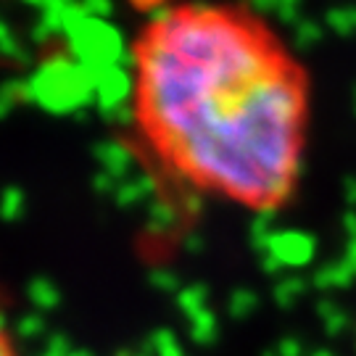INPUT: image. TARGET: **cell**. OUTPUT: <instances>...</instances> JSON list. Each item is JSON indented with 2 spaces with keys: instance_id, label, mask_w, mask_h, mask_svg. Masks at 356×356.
<instances>
[{
  "instance_id": "2",
  "label": "cell",
  "mask_w": 356,
  "mask_h": 356,
  "mask_svg": "<svg viewBox=\"0 0 356 356\" xmlns=\"http://www.w3.org/2000/svg\"><path fill=\"white\" fill-rule=\"evenodd\" d=\"M0 356H19L16 343H13V338H11V330H8V325H6V317H3V312H0Z\"/></svg>"
},
{
  "instance_id": "1",
  "label": "cell",
  "mask_w": 356,
  "mask_h": 356,
  "mask_svg": "<svg viewBox=\"0 0 356 356\" xmlns=\"http://www.w3.org/2000/svg\"><path fill=\"white\" fill-rule=\"evenodd\" d=\"M132 119L179 182L248 211H277L304 175L312 79L248 3H164L132 42Z\"/></svg>"
},
{
  "instance_id": "3",
  "label": "cell",
  "mask_w": 356,
  "mask_h": 356,
  "mask_svg": "<svg viewBox=\"0 0 356 356\" xmlns=\"http://www.w3.org/2000/svg\"><path fill=\"white\" fill-rule=\"evenodd\" d=\"M153 6H156V8H159V6H164V3H161V0H151Z\"/></svg>"
}]
</instances>
